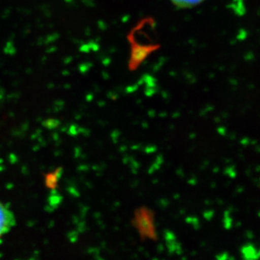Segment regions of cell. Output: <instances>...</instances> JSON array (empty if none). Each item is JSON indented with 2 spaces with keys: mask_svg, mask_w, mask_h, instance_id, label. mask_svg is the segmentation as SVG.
<instances>
[{
  "mask_svg": "<svg viewBox=\"0 0 260 260\" xmlns=\"http://www.w3.org/2000/svg\"><path fill=\"white\" fill-rule=\"evenodd\" d=\"M15 225V218L12 210L0 200V239L10 233Z\"/></svg>",
  "mask_w": 260,
  "mask_h": 260,
  "instance_id": "cell-1",
  "label": "cell"
},
{
  "mask_svg": "<svg viewBox=\"0 0 260 260\" xmlns=\"http://www.w3.org/2000/svg\"><path fill=\"white\" fill-rule=\"evenodd\" d=\"M177 7L189 8L199 5L203 0H171Z\"/></svg>",
  "mask_w": 260,
  "mask_h": 260,
  "instance_id": "cell-2",
  "label": "cell"
}]
</instances>
